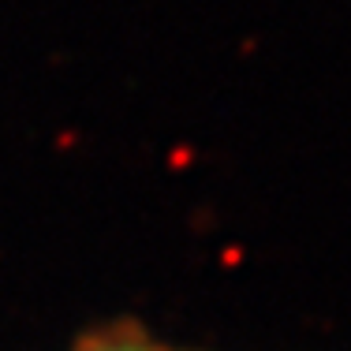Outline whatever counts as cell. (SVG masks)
I'll return each instance as SVG.
<instances>
[{"label":"cell","instance_id":"obj_1","mask_svg":"<svg viewBox=\"0 0 351 351\" xmlns=\"http://www.w3.org/2000/svg\"><path fill=\"white\" fill-rule=\"evenodd\" d=\"M71 351H195V348H180L161 340L157 332H149L146 325L138 322H105L94 325L90 332H82L71 344Z\"/></svg>","mask_w":351,"mask_h":351}]
</instances>
